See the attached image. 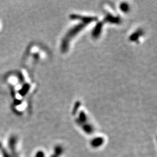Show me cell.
<instances>
[{"instance_id":"obj_1","label":"cell","mask_w":157,"mask_h":157,"mask_svg":"<svg viewBox=\"0 0 157 157\" xmlns=\"http://www.w3.org/2000/svg\"><path fill=\"white\" fill-rule=\"evenodd\" d=\"M104 138L101 137H96L90 141V145L93 148H98L101 147L104 143Z\"/></svg>"},{"instance_id":"obj_3","label":"cell","mask_w":157,"mask_h":157,"mask_svg":"<svg viewBox=\"0 0 157 157\" xmlns=\"http://www.w3.org/2000/svg\"><path fill=\"white\" fill-rule=\"evenodd\" d=\"M34 157H46V154L43 151H38L35 153Z\"/></svg>"},{"instance_id":"obj_2","label":"cell","mask_w":157,"mask_h":157,"mask_svg":"<svg viewBox=\"0 0 157 157\" xmlns=\"http://www.w3.org/2000/svg\"><path fill=\"white\" fill-rule=\"evenodd\" d=\"M64 152V148L61 145H56L53 148V152L50 157H61Z\"/></svg>"}]
</instances>
